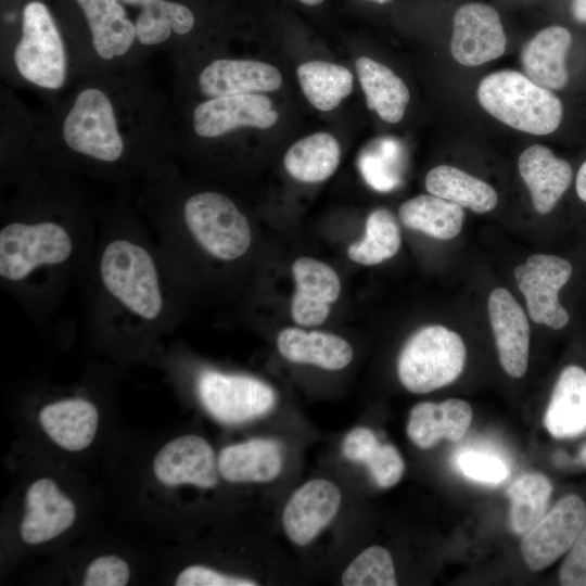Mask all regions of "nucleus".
<instances>
[{
    "label": "nucleus",
    "instance_id": "obj_5",
    "mask_svg": "<svg viewBox=\"0 0 586 586\" xmlns=\"http://www.w3.org/2000/svg\"><path fill=\"white\" fill-rule=\"evenodd\" d=\"M477 99L496 119L531 135H549L562 119L559 98L515 71H499L484 77Z\"/></svg>",
    "mask_w": 586,
    "mask_h": 586
},
{
    "label": "nucleus",
    "instance_id": "obj_24",
    "mask_svg": "<svg viewBox=\"0 0 586 586\" xmlns=\"http://www.w3.org/2000/svg\"><path fill=\"white\" fill-rule=\"evenodd\" d=\"M544 423L556 438L574 437L586 430V371L565 367L552 391Z\"/></svg>",
    "mask_w": 586,
    "mask_h": 586
},
{
    "label": "nucleus",
    "instance_id": "obj_9",
    "mask_svg": "<svg viewBox=\"0 0 586 586\" xmlns=\"http://www.w3.org/2000/svg\"><path fill=\"white\" fill-rule=\"evenodd\" d=\"M566 259L549 254H534L514 268L519 290L525 297L531 319L553 330L564 328L570 316L559 302V291L572 276Z\"/></svg>",
    "mask_w": 586,
    "mask_h": 586
},
{
    "label": "nucleus",
    "instance_id": "obj_32",
    "mask_svg": "<svg viewBox=\"0 0 586 586\" xmlns=\"http://www.w3.org/2000/svg\"><path fill=\"white\" fill-rule=\"evenodd\" d=\"M400 243V230L393 213L377 208L367 217L365 237L349 245L347 255L357 264L377 265L393 257Z\"/></svg>",
    "mask_w": 586,
    "mask_h": 586
},
{
    "label": "nucleus",
    "instance_id": "obj_25",
    "mask_svg": "<svg viewBox=\"0 0 586 586\" xmlns=\"http://www.w3.org/2000/svg\"><path fill=\"white\" fill-rule=\"evenodd\" d=\"M277 347L289 361L328 370L342 369L353 359V348L347 341L316 330L306 332L300 328H285L277 337Z\"/></svg>",
    "mask_w": 586,
    "mask_h": 586
},
{
    "label": "nucleus",
    "instance_id": "obj_36",
    "mask_svg": "<svg viewBox=\"0 0 586 586\" xmlns=\"http://www.w3.org/2000/svg\"><path fill=\"white\" fill-rule=\"evenodd\" d=\"M456 464L464 476L484 484H499L509 474L507 464L499 457L479 450L461 451Z\"/></svg>",
    "mask_w": 586,
    "mask_h": 586
},
{
    "label": "nucleus",
    "instance_id": "obj_15",
    "mask_svg": "<svg viewBox=\"0 0 586 586\" xmlns=\"http://www.w3.org/2000/svg\"><path fill=\"white\" fill-rule=\"evenodd\" d=\"M342 500L337 485L324 479L302 485L288 500L282 524L298 546L309 544L336 515Z\"/></svg>",
    "mask_w": 586,
    "mask_h": 586
},
{
    "label": "nucleus",
    "instance_id": "obj_43",
    "mask_svg": "<svg viewBox=\"0 0 586 586\" xmlns=\"http://www.w3.org/2000/svg\"><path fill=\"white\" fill-rule=\"evenodd\" d=\"M576 192L578 198L586 202V161L582 164L577 173Z\"/></svg>",
    "mask_w": 586,
    "mask_h": 586
},
{
    "label": "nucleus",
    "instance_id": "obj_16",
    "mask_svg": "<svg viewBox=\"0 0 586 586\" xmlns=\"http://www.w3.org/2000/svg\"><path fill=\"white\" fill-rule=\"evenodd\" d=\"M282 85L278 68L247 59L220 58L206 64L199 73L196 86L207 99L270 92Z\"/></svg>",
    "mask_w": 586,
    "mask_h": 586
},
{
    "label": "nucleus",
    "instance_id": "obj_4",
    "mask_svg": "<svg viewBox=\"0 0 586 586\" xmlns=\"http://www.w3.org/2000/svg\"><path fill=\"white\" fill-rule=\"evenodd\" d=\"M2 74L60 92L84 78L81 44L68 0H11L2 11Z\"/></svg>",
    "mask_w": 586,
    "mask_h": 586
},
{
    "label": "nucleus",
    "instance_id": "obj_18",
    "mask_svg": "<svg viewBox=\"0 0 586 586\" xmlns=\"http://www.w3.org/2000/svg\"><path fill=\"white\" fill-rule=\"evenodd\" d=\"M75 518V504L51 479H39L26 491L21 538L28 545L43 544L68 530Z\"/></svg>",
    "mask_w": 586,
    "mask_h": 586
},
{
    "label": "nucleus",
    "instance_id": "obj_21",
    "mask_svg": "<svg viewBox=\"0 0 586 586\" xmlns=\"http://www.w3.org/2000/svg\"><path fill=\"white\" fill-rule=\"evenodd\" d=\"M39 422L58 446L68 451H80L95 436L99 412L95 405L86 398H65L43 406Z\"/></svg>",
    "mask_w": 586,
    "mask_h": 586
},
{
    "label": "nucleus",
    "instance_id": "obj_8",
    "mask_svg": "<svg viewBox=\"0 0 586 586\" xmlns=\"http://www.w3.org/2000/svg\"><path fill=\"white\" fill-rule=\"evenodd\" d=\"M195 386L204 408L226 424L258 418L267 413L276 402L269 385L244 374L204 369L196 377Z\"/></svg>",
    "mask_w": 586,
    "mask_h": 586
},
{
    "label": "nucleus",
    "instance_id": "obj_41",
    "mask_svg": "<svg viewBox=\"0 0 586 586\" xmlns=\"http://www.w3.org/2000/svg\"><path fill=\"white\" fill-rule=\"evenodd\" d=\"M378 443L375 434L370 429L359 426L346 434L342 451L351 461L365 462Z\"/></svg>",
    "mask_w": 586,
    "mask_h": 586
},
{
    "label": "nucleus",
    "instance_id": "obj_23",
    "mask_svg": "<svg viewBox=\"0 0 586 586\" xmlns=\"http://www.w3.org/2000/svg\"><path fill=\"white\" fill-rule=\"evenodd\" d=\"M572 42L570 31L550 26L537 33L521 51L526 76L549 90L562 89L568 82L565 59Z\"/></svg>",
    "mask_w": 586,
    "mask_h": 586
},
{
    "label": "nucleus",
    "instance_id": "obj_2",
    "mask_svg": "<svg viewBox=\"0 0 586 586\" xmlns=\"http://www.w3.org/2000/svg\"><path fill=\"white\" fill-rule=\"evenodd\" d=\"M0 284L37 323L52 321L91 259L98 212L78 177L28 165L4 184Z\"/></svg>",
    "mask_w": 586,
    "mask_h": 586
},
{
    "label": "nucleus",
    "instance_id": "obj_37",
    "mask_svg": "<svg viewBox=\"0 0 586 586\" xmlns=\"http://www.w3.org/2000/svg\"><path fill=\"white\" fill-rule=\"evenodd\" d=\"M380 487L394 486L402 477L405 463L395 446L378 443L364 462Z\"/></svg>",
    "mask_w": 586,
    "mask_h": 586
},
{
    "label": "nucleus",
    "instance_id": "obj_1",
    "mask_svg": "<svg viewBox=\"0 0 586 586\" xmlns=\"http://www.w3.org/2000/svg\"><path fill=\"white\" fill-rule=\"evenodd\" d=\"M41 120L35 161L75 177L132 184L175 163L170 98L139 68L85 77Z\"/></svg>",
    "mask_w": 586,
    "mask_h": 586
},
{
    "label": "nucleus",
    "instance_id": "obj_27",
    "mask_svg": "<svg viewBox=\"0 0 586 586\" xmlns=\"http://www.w3.org/2000/svg\"><path fill=\"white\" fill-rule=\"evenodd\" d=\"M356 71L369 110L386 123L402 120L410 98L405 82L391 68L367 56L357 59Z\"/></svg>",
    "mask_w": 586,
    "mask_h": 586
},
{
    "label": "nucleus",
    "instance_id": "obj_46",
    "mask_svg": "<svg viewBox=\"0 0 586 586\" xmlns=\"http://www.w3.org/2000/svg\"><path fill=\"white\" fill-rule=\"evenodd\" d=\"M367 1H372V2L381 4V3L387 2L388 0H367Z\"/></svg>",
    "mask_w": 586,
    "mask_h": 586
},
{
    "label": "nucleus",
    "instance_id": "obj_40",
    "mask_svg": "<svg viewBox=\"0 0 586 586\" xmlns=\"http://www.w3.org/2000/svg\"><path fill=\"white\" fill-rule=\"evenodd\" d=\"M564 586H586V521L559 571Z\"/></svg>",
    "mask_w": 586,
    "mask_h": 586
},
{
    "label": "nucleus",
    "instance_id": "obj_44",
    "mask_svg": "<svg viewBox=\"0 0 586 586\" xmlns=\"http://www.w3.org/2000/svg\"><path fill=\"white\" fill-rule=\"evenodd\" d=\"M579 461L583 466L586 467V444L584 445V447L582 448L579 453Z\"/></svg>",
    "mask_w": 586,
    "mask_h": 586
},
{
    "label": "nucleus",
    "instance_id": "obj_14",
    "mask_svg": "<svg viewBox=\"0 0 586 586\" xmlns=\"http://www.w3.org/2000/svg\"><path fill=\"white\" fill-rule=\"evenodd\" d=\"M129 10L136 26L137 39L144 52L166 50L195 28L196 16L182 0H120Z\"/></svg>",
    "mask_w": 586,
    "mask_h": 586
},
{
    "label": "nucleus",
    "instance_id": "obj_17",
    "mask_svg": "<svg viewBox=\"0 0 586 586\" xmlns=\"http://www.w3.org/2000/svg\"><path fill=\"white\" fill-rule=\"evenodd\" d=\"M487 310L500 365L512 378H522L528 365L530 324L525 311L505 288L488 296Z\"/></svg>",
    "mask_w": 586,
    "mask_h": 586
},
{
    "label": "nucleus",
    "instance_id": "obj_33",
    "mask_svg": "<svg viewBox=\"0 0 586 586\" xmlns=\"http://www.w3.org/2000/svg\"><path fill=\"white\" fill-rule=\"evenodd\" d=\"M552 493V485L542 473H526L508 489L510 525L519 535H525L544 517Z\"/></svg>",
    "mask_w": 586,
    "mask_h": 586
},
{
    "label": "nucleus",
    "instance_id": "obj_11",
    "mask_svg": "<svg viewBox=\"0 0 586 586\" xmlns=\"http://www.w3.org/2000/svg\"><path fill=\"white\" fill-rule=\"evenodd\" d=\"M194 135L214 140L241 128L266 129L278 120L269 98L260 93L211 98L198 103L192 111Z\"/></svg>",
    "mask_w": 586,
    "mask_h": 586
},
{
    "label": "nucleus",
    "instance_id": "obj_7",
    "mask_svg": "<svg viewBox=\"0 0 586 586\" xmlns=\"http://www.w3.org/2000/svg\"><path fill=\"white\" fill-rule=\"evenodd\" d=\"M467 349L461 336L440 324L417 330L405 343L397 361L402 384L423 394L453 383L462 372Z\"/></svg>",
    "mask_w": 586,
    "mask_h": 586
},
{
    "label": "nucleus",
    "instance_id": "obj_10",
    "mask_svg": "<svg viewBox=\"0 0 586 586\" xmlns=\"http://www.w3.org/2000/svg\"><path fill=\"white\" fill-rule=\"evenodd\" d=\"M586 521V505L577 495L562 497L524 535L521 551L527 566L542 571L571 549Z\"/></svg>",
    "mask_w": 586,
    "mask_h": 586
},
{
    "label": "nucleus",
    "instance_id": "obj_20",
    "mask_svg": "<svg viewBox=\"0 0 586 586\" xmlns=\"http://www.w3.org/2000/svg\"><path fill=\"white\" fill-rule=\"evenodd\" d=\"M518 166L535 211L542 215L550 213L571 183L570 164L547 146L534 144L522 152Z\"/></svg>",
    "mask_w": 586,
    "mask_h": 586
},
{
    "label": "nucleus",
    "instance_id": "obj_42",
    "mask_svg": "<svg viewBox=\"0 0 586 586\" xmlns=\"http://www.w3.org/2000/svg\"><path fill=\"white\" fill-rule=\"evenodd\" d=\"M571 13L575 21L586 24V0H572Z\"/></svg>",
    "mask_w": 586,
    "mask_h": 586
},
{
    "label": "nucleus",
    "instance_id": "obj_19",
    "mask_svg": "<svg viewBox=\"0 0 586 586\" xmlns=\"http://www.w3.org/2000/svg\"><path fill=\"white\" fill-rule=\"evenodd\" d=\"M295 292L291 303L294 321L304 327L319 326L330 314V304L341 292L337 273L327 264L300 257L292 265Z\"/></svg>",
    "mask_w": 586,
    "mask_h": 586
},
{
    "label": "nucleus",
    "instance_id": "obj_30",
    "mask_svg": "<svg viewBox=\"0 0 586 586\" xmlns=\"http://www.w3.org/2000/svg\"><path fill=\"white\" fill-rule=\"evenodd\" d=\"M340 156L336 139L327 132H316L290 146L284 156V166L298 181L321 182L335 173Z\"/></svg>",
    "mask_w": 586,
    "mask_h": 586
},
{
    "label": "nucleus",
    "instance_id": "obj_34",
    "mask_svg": "<svg viewBox=\"0 0 586 586\" xmlns=\"http://www.w3.org/2000/svg\"><path fill=\"white\" fill-rule=\"evenodd\" d=\"M358 165L362 177L374 190H394L402 179L400 145L392 138L377 139L360 153Z\"/></svg>",
    "mask_w": 586,
    "mask_h": 586
},
{
    "label": "nucleus",
    "instance_id": "obj_39",
    "mask_svg": "<svg viewBox=\"0 0 586 586\" xmlns=\"http://www.w3.org/2000/svg\"><path fill=\"white\" fill-rule=\"evenodd\" d=\"M177 586H255L256 582L227 575L203 565H190L175 579Z\"/></svg>",
    "mask_w": 586,
    "mask_h": 586
},
{
    "label": "nucleus",
    "instance_id": "obj_38",
    "mask_svg": "<svg viewBox=\"0 0 586 586\" xmlns=\"http://www.w3.org/2000/svg\"><path fill=\"white\" fill-rule=\"evenodd\" d=\"M130 577L126 561L114 555L95 558L87 566L82 579L84 586H124Z\"/></svg>",
    "mask_w": 586,
    "mask_h": 586
},
{
    "label": "nucleus",
    "instance_id": "obj_6",
    "mask_svg": "<svg viewBox=\"0 0 586 586\" xmlns=\"http://www.w3.org/2000/svg\"><path fill=\"white\" fill-rule=\"evenodd\" d=\"M95 74L139 67L144 51L133 18L120 0H71Z\"/></svg>",
    "mask_w": 586,
    "mask_h": 586
},
{
    "label": "nucleus",
    "instance_id": "obj_45",
    "mask_svg": "<svg viewBox=\"0 0 586 586\" xmlns=\"http://www.w3.org/2000/svg\"><path fill=\"white\" fill-rule=\"evenodd\" d=\"M298 1L306 5H317V4H320L323 0H298Z\"/></svg>",
    "mask_w": 586,
    "mask_h": 586
},
{
    "label": "nucleus",
    "instance_id": "obj_12",
    "mask_svg": "<svg viewBox=\"0 0 586 586\" xmlns=\"http://www.w3.org/2000/svg\"><path fill=\"white\" fill-rule=\"evenodd\" d=\"M507 38L498 12L491 5L472 2L454 16L450 51L464 66H477L505 53Z\"/></svg>",
    "mask_w": 586,
    "mask_h": 586
},
{
    "label": "nucleus",
    "instance_id": "obj_35",
    "mask_svg": "<svg viewBox=\"0 0 586 586\" xmlns=\"http://www.w3.org/2000/svg\"><path fill=\"white\" fill-rule=\"evenodd\" d=\"M345 586H395L394 562L387 549L371 546L358 555L342 574Z\"/></svg>",
    "mask_w": 586,
    "mask_h": 586
},
{
    "label": "nucleus",
    "instance_id": "obj_26",
    "mask_svg": "<svg viewBox=\"0 0 586 586\" xmlns=\"http://www.w3.org/2000/svg\"><path fill=\"white\" fill-rule=\"evenodd\" d=\"M282 464L279 444L265 438L227 446L218 457L221 476L232 483L272 481L280 473Z\"/></svg>",
    "mask_w": 586,
    "mask_h": 586
},
{
    "label": "nucleus",
    "instance_id": "obj_22",
    "mask_svg": "<svg viewBox=\"0 0 586 586\" xmlns=\"http://www.w3.org/2000/svg\"><path fill=\"white\" fill-rule=\"evenodd\" d=\"M472 421L471 406L458 398L440 404L420 403L412 407L407 424V435L419 448L428 449L446 438L459 441Z\"/></svg>",
    "mask_w": 586,
    "mask_h": 586
},
{
    "label": "nucleus",
    "instance_id": "obj_29",
    "mask_svg": "<svg viewBox=\"0 0 586 586\" xmlns=\"http://www.w3.org/2000/svg\"><path fill=\"white\" fill-rule=\"evenodd\" d=\"M398 217L411 230L435 239L449 240L460 233L464 212L461 206L448 200L421 194L403 203Z\"/></svg>",
    "mask_w": 586,
    "mask_h": 586
},
{
    "label": "nucleus",
    "instance_id": "obj_3",
    "mask_svg": "<svg viewBox=\"0 0 586 586\" xmlns=\"http://www.w3.org/2000/svg\"><path fill=\"white\" fill-rule=\"evenodd\" d=\"M78 286L82 321L100 341L145 344L180 319L184 288L127 193L98 212L93 253Z\"/></svg>",
    "mask_w": 586,
    "mask_h": 586
},
{
    "label": "nucleus",
    "instance_id": "obj_13",
    "mask_svg": "<svg viewBox=\"0 0 586 586\" xmlns=\"http://www.w3.org/2000/svg\"><path fill=\"white\" fill-rule=\"evenodd\" d=\"M218 471L212 446L194 434L169 441L153 460L154 475L166 486L191 484L213 488L218 483Z\"/></svg>",
    "mask_w": 586,
    "mask_h": 586
},
{
    "label": "nucleus",
    "instance_id": "obj_31",
    "mask_svg": "<svg viewBox=\"0 0 586 586\" xmlns=\"http://www.w3.org/2000/svg\"><path fill=\"white\" fill-rule=\"evenodd\" d=\"M296 73L305 97L320 111L335 109L353 90V74L339 64L309 61L301 64Z\"/></svg>",
    "mask_w": 586,
    "mask_h": 586
},
{
    "label": "nucleus",
    "instance_id": "obj_28",
    "mask_svg": "<svg viewBox=\"0 0 586 586\" xmlns=\"http://www.w3.org/2000/svg\"><path fill=\"white\" fill-rule=\"evenodd\" d=\"M426 190L436 196L484 214L497 205L498 196L485 181L449 165L432 168L425 177Z\"/></svg>",
    "mask_w": 586,
    "mask_h": 586
}]
</instances>
